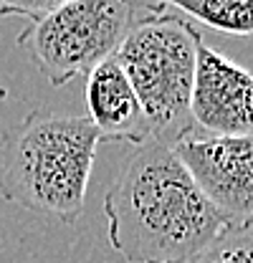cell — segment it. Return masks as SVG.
I'll return each mask as SVG.
<instances>
[{
  "mask_svg": "<svg viewBox=\"0 0 253 263\" xmlns=\"http://www.w3.org/2000/svg\"><path fill=\"white\" fill-rule=\"evenodd\" d=\"M101 210L109 246L129 263H190L228 226L157 139L127 152Z\"/></svg>",
  "mask_w": 253,
  "mask_h": 263,
  "instance_id": "1",
  "label": "cell"
},
{
  "mask_svg": "<svg viewBox=\"0 0 253 263\" xmlns=\"http://www.w3.org/2000/svg\"><path fill=\"white\" fill-rule=\"evenodd\" d=\"M99 134L86 117L33 109L0 139V197L76 223L86 205Z\"/></svg>",
  "mask_w": 253,
  "mask_h": 263,
  "instance_id": "2",
  "label": "cell"
},
{
  "mask_svg": "<svg viewBox=\"0 0 253 263\" xmlns=\"http://www.w3.org/2000/svg\"><path fill=\"white\" fill-rule=\"evenodd\" d=\"M200 38L192 21L180 18L170 3H142L114 53L150 122L152 139L167 147L195 132L190 91Z\"/></svg>",
  "mask_w": 253,
  "mask_h": 263,
  "instance_id": "3",
  "label": "cell"
},
{
  "mask_svg": "<svg viewBox=\"0 0 253 263\" xmlns=\"http://www.w3.org/2000/svg\"><path fill=\"white\" fill-rule=\"evenodd\" d=\"M139 8L124 0L0 3V15L26 21L18 46L51 86H63L117 53Z\"/></svg>",
  "mask_w": 253,
  "mask_h": 263,
  "instance_id": "4",
  "label": "cell"
},
{
  "mask_svg": "<svg viewBox=\"0 0 253 263\" xmlns=\"http://www.w3.org/2000/svg\"><path fill=\"white\" fill-rule=\"evenodd\" d=\"M172 149L225 223L253 220V134L208 137L192 132Z\"/></svg>",
  "mask_w": 253,
  "mask_h": 263,
  "instance_id": "5",
  "label": "cell"
},
{
  "mask_svg": "<svg viewBox=\"0 0 253 263\" xmlns=\"http://www.w3.org/2000/svg\"><path fill=\"white\" fill-rule=\"evenodd\" d=\"M190 119L197 134L251 137L253 71L205 46L200 38L190 91Z\"/></svg>",
  "mask_w": 253,
  "mask_h": 263,
  "instance_id": "6",
  "label": "cell"
},
{
  "mask_svg": "<svg viewBox=\"0 0 253 263\" xmlns=\"http://www.w3.org/2000/svg\"><path fill=\"white\" fill-rule=\"evenodd\" d=\"M86 109L99 142H114L139 147L152 139L150 122L139 106V99L129 86L124 71L112 59L101 61L86 76Z\"/></svg>",
  "mask_w": 253,
  "mask_h": 263,
  "instance_id": "7",
  "label": "cell"
},
{
  "mask_svg": "<svg viewBox=\"0 0 253 263\" xmlns=\"http://www.w3.org/2000/svg\"><path fill=\"white\" fill-rule=\"evenodd\" d=\"M170 5L175 13H183L208 28L253 38V0H175Z\"/></svg>",
  "mask_w": 253,
  "mask_h": 263,
  "instance_id": "8",
  "label": "cell"
},
{
  "mask_svg": "<svg viewBox=\"0 0 253 263\" xmlns=\"http://www.w3.org/2000/svg\"><path fill=\"white\" fill-rule=\"evenodd\" d=\"M190 263H253V220L228 223Z\"/></svg>",
  "mask_w": 253,
  "mask_h": 263,
  "instance_id": "9",
  "label": "cell"
}]
</instances>
